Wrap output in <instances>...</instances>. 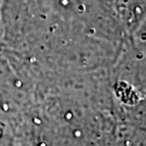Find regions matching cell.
Masks as SVG:
<instances>
[{
	"instance_id": "obj_1",
	"label": "cell",
	"mask_w": 146,
	"mask_h": 146,
	"mask_svg": "<svg viewBox=\"0 0 146 146\" xmlns=\"http://www.w3.org/2000/svg\"><path fill=\"white\" fill-rule=\"evenodd\" d=\"M0 14L3 39L22 51L37 50L54 21L49 0H2Z\"/></svg>"
},
{
	"instance_id": "obj_2",
	"label": "cell",
	"mask_w": 146,
	"mask_h": 146,
	"mask_svg": "<svg viewBox=\"0 0 146 146\" xmlns=\"http://www.w3.org/2000/svg\"><path fill=\"white\" fill-rule=\"evenodd\" d=\"M1 5H2V0H0V11H1Z\"/></svg>"
}]
</instances>
